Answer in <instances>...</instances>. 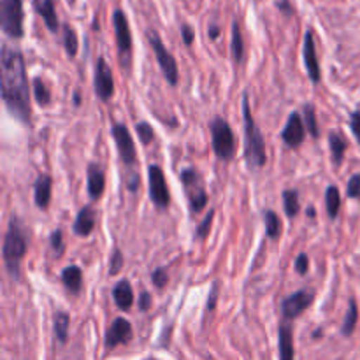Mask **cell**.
Returning a JSON list of instances; mask_svg holds the SVG:
<instances>
[{
    "mask_svg": "<svg viewBox=\"0 0 360 360\" xmlns=\"http://www.w3.org/2000/svg\"><path fill=\"white\" fill-rule=\"evenodd\" d=\"M2 67V97L9 111L21 122H30V94L25 70V60L18 49L2 46L0 56Z\"/></svg>",
    "mask_w": 360,
    "mask_h": 360,
    "instance_id": "1",
    "label": "cell"
},
{
    "mask_svg": "<svg viewBox=\"0 0 360 360\" xmlns=\"http://www.w3.org/2000/svg\"><path fill=\"white\" fill-rule=\"evenodd\" d=\"M243 115H245V148H246V160L250 167H262L266 164V143L253 120L252 111L248 105V97L243 98Z\"/></svg>",
    "mask_w": 360,
    "mask_h": 360,
    "instance_id": "2",
    "label": "cell"
},
{
    "mask_svg": "<svg viewBox=\"0 0 360 360\" xmlns=\"http://www.w3.org/2000/svg\"><path fill=\"white\" fill-rule=\"evenodd\" d=\"M25 252H27V239L16 221H11L9 231L4 239V260H6V267L13 278L20 276V262L25 257Z\"/></svg>",
    "mask_w": 360,
    "mask_h": 360,
    "instance_id": "3",
    "label": "cell"
},
{
    "mask_svg": "<svg viewBox=\"0 0 360 360\" xmlns=\"http://www.w3.org/2000/svg\"><path fill=\"white\" fill-rule=\"evenodd\" d=\"M211 136H213L214 153L221 160H231L236 153V139L232 134L231 125L224 118H214L210 125Z\"/></svg>",
    "mask_w": 360,
    "mask_h": 360,
    "instance_id": "4",
    "label": "cell"
},
{
    "mask_svg": "<svg viewBox=\"0 0 360 360\" xmlns=\"http://www.w3.org/2000/svg\"><path fill=\"white\" fill-rule=\"evenodd\" d=\"M0 25L9 37L23 35V2L21 0H0Z\"/></svg>",
    "mask_w": 360,
    "mask_h": 360,
    "instance_id": "5",
    "label": "cell"
},
{
    "mask_svg": "<svg viewBox=\"0 0 360 360\" xmlns=\"http://www.w3.org/2000/svg\"><path fill=\"white\" fill-rule=\"evenodd\" d=\"M181 181L185 186V192L188 195V202L195 213H199L204 206L207 204L206 188H204L202 178L195 169H185L181 172Z\"/></svg>",
    "mask_w": 360,
    "mask_h": 360,
    "instance_id": "6",
    "label": "cell"
},
{
    "mask_svg": "<svg viewBox=\"0 0 360 360\" xmlns=\"http://www.w3.org/2000/svg\"><path fill=\"white\" fill-rule=\"evenodd\" d=\"M148 39H150V44H151V48H153L155 56H157L158 65H160L165 79H167L169 83L174 86V84L178 83V63H176L174 56L169 53V49L165 48L164 42H162V39H160V35H158L157 32L151 30L150 34H148Z\"/></svg>",
    "mask_w": 360,
    "mask_h": 360,
    "instance_id": "7",
    "label": "cell"
},
{
    "mask_svg": "<svg viewBox=\"0 0 360 360\" xmlns=\"http://www.w3.org/2000/svg\"><path fill=\"white\" fill-rule=\"evenodd\" d=\"M150 195L153 200L155 206L158 207H167L171 202V195H169L167 183H165V176L158 165H150Z\"/></svg>",
    "mask_w": 360,
    "mask_h": 360,
    "instance_id": "8",
    "label": "cell"
},
{
    "mask_svg": "<svg viewBox=\"0 0 360 360\" xmlns=\"http://www.w3.org/2000/svg\"><path fill=\"white\" fill-rule=\"evenodd\" d=\"M313 299H315V295H313V292H308V290H299L295 292V294H292L290 297H287L283 302H281V313H283V319L288 320V322L297 319L301 313H304L306 309L309 308Z\"/></svg>",
    "mask_w": 360,
    "mask_h": 360,
    "instance_id": "9",
    "label": "cell"
},
{
    "mask_svg": "<svg viewBox=\"0 0 360 360\" xmlns=\"http://www.w3.org/2000/svg\"><path fill=\"white\" fill-rule=\"evenodd\" d=\"M95 94L104 102H108L115 94V79L104 58H98L95 65Z\"/></svg>",
    "mask_w": 360,
    "mask_h": 360,
    "instance_id": "10",
    "label": "cell"
},
{
    "mask_svg": "<svg viewBox=\"0 0 360 360\" xmlns=\"http://www.w3.org/2000/svg\"><path fill=\"white\" fill-rule=\"evenodd\" d=\"M111 132L116 141V146H118L122 160L129 165L134 164V162H136V144H134V139L132 136H130L129 129H127L123 123H115Z\"/></svg>",
    "mask_w": 360,
    "mask_h": 360,
    "instance_id": "11",
    "label": "cell"
},
{
    "mask_svg": "<svg viewBox=\"0 0 360 360\" xmlns=\"http://www.w3.org/2000/svg\"><path fill=\"white\" fill-rule=\"evenodd\" d=\"M112 27H115L116 44H118L120 53L122 55L130 53V49H132V34H130L129 20H127L125 13L122 9H116L112 13Z\"/></svg>",
    "mask_w": 360,
    "mask_h": 360,
    "instance_id": "12",
    "label": "cell"
},
{
    "mask_svg": "<svg viewBox=\"0 0 360 360\" xmlns=\"http://www.w3.org/2000/svg\"><path fill=\"white\" fill-rule=\"evenodd\" d=\"M132 340V326L129 320L116 319L112 326L109 327L108 334H105V347L116 348L118 345L129 343Z\"/></svg>",
    "mask_w": 360,
    "mask_h": 360,
    "instance_id": "13",
    "label": "cell"
},
{
    "mask_svg": "<svg viewBox=\"0 0 360 360\" xmlns=\"http://www.w3.org/2000/svg\"><path fill=\"white\" fill-rule=\"evenodd\" d=\"M281 139L290 148L299 146L304 141V123H302L301 116L297 112H292L290 115L287 125H285L283 134H281Z\"/></svg>",
    "mask_w": 360,
    "mask_h": 360,
    "instance_id": "14",
    "label": "cell"
},
{
    "mask_svg": "<svg viewBox=\"0 0 360 360\" xmlns=\"http://www.w3.org/2000/svg\"><path fill=\"white\" fill-rule=\"evenodd\" d=\"M304 62L306 69H308L309 77H311L313 83H319L320 81V65L319 58H316V49H315V37H313V32H306L304 35Z\"/></svg>",
    "mask_w": 360,
    "mask_h": 360,
    "instance_id": "15",
    "label": "cell"
},
{
    "mask_svg": "<svg viewBox=\"0 0 360 360\" xmlns=\"http://www.w3.org/2000/svg\"><path fill=\"white\" fill-rule=\"evenodd\" d=\"M34 7L39 16L44 20L46 27L51 32H58V16H56L55 2L53 0H34Z\"/></svg>",
    "mask_w": 360,
    "mask_h": 360,
    "instance_id": "16",
    "label": "cell"
},
{
    "mask_svg": "<svg viewBox=\"0 0 360 360\" xmlns=\"http://www.w3.org/2000/svg\"><path fill=\"white\" fill-rule=\"evenodd\" d=\"M294 330L288 320L281 323L280 327V359L281 360H294Z\"/></svg>",
    "mask_w": 360,
    "mask_h": 360,
    "instance_id": "17",
    "label": "cell"
},
{
    "mask_svg": "<svg viewBox=\"0 0 360 360\" xmlns=\"http://www.w3.org/2000/svg\"><path fill=\"white\" fill-rule=\"evenodd\" d=\"M105 188V176L98 165H90L88 167V193L91 199H98L104 193Z\"/></svg>",
    "mask_w": 360,
    "mask_h": 360,
    "instance_id": "18",
    "label": "cell"
},
{
    "mask_svg": "<svg viewBox=\"0 0 360 360\" xmlns=\"http://www.w3.org/2000/svg\"><path fill=\"white\" fill-rule=\"evenodd\" d=\"M95 220H97L95 211L91 210V207H83V210L79 211V214H77L76 224H74V232H76L77 236L86 238V236H90L91 231L95 229Z\"/></svg>",
    "mask_w": 360,
    "mask_h": 360,
    "instance_id": "19",
    "label": "cell"
},
{
    "mask_svg": "<svg viewBox=\"0 0 360 360\" xmlns=\"http://www.w3.org/2000/svg\"><path fill=\"white\" fill-rule=\"evenodd\" d=\"M112 297H115L116 306H118L120 309H129L134 302V292L129 281H118V285H116L115 290H112Z\"/></svg>",
    "mask_w": 360,
    "mask_h": 360,
    "instance_id": "20",
    "label": "cell"
},
{
    "mask_svg": "<svg viewBox=\"0 0 360 360\" xmlns=\"http://www.w3.org/2000/svg\"><path fill=\"white\" fill-rule=\"evenodd\" d=\"M51 200V178L49 176H41L35 183V204L41 210H46Z\"/></svg>",
    "mask_w": 360,
    "mask_h": 360,
    "instance_id": "21",
    "label": "cell"
},
{
    "mask_svg": "<svg viewBox=\"0 0 360 360\" xmlns=\"http://www.w3.org/2000/svg\"><path fill=\"white\" fill-rule=\"evenodd\" d=\"M62 281L70 292H79L81 285H83V274H81V269L76 266L67 267L62 273Z\"/></svg>",
    "mask_w": 360,
    "mask_h": 360,
    "instance_id": "22",
    "label": "cell"
},
{
    "mask_svg": "<svg viewBox=\"0 0 360 360\" xmlns=\"http://www.w3.org/2000/svg\"><path fill=\"white\" fill-rule=\"evenodd\" d=\"M326 206H327V213H329L330 218H336L340 214V207H341V195L340 190L336 186H329L326 193Z\"/></svg>",
    "mask_w": 360,
    "mask_h": 360,
    "instance_id": "23",
    "label": "cell"
},
{
    "mask_svg": "<svg viewBox=\"0 0 360 360\" xmlns=\"http://www.w3.org/2000/svg\"><path fill=\"white\" fill-rule=\"evenodd\" d=\"M232 55H234L236 62H241L243 55H245V42H243L241 27L238 21H234L232 25Z\"/></svg>",
    "mask_w": 360,
    "mask_h": 360,
    "instance_id": "24",
    "label": "cell"
},
{
    "mask_svg": "<svg viewBox=\"0 0 360 360\" xmlns=\"http://www.w3.org/2000/svg\"><path fill=\"white\" fill-rule=\"evenodd\" d=\"M329 143H330V151H333V157L336 164H341L345 157V150H347V141L341 134L333 132L329 137Z\"/></svg>",
    "mask_w": 360,
    "mask_h": 360,
    "instance_id": "25",
    "label": "cell"
},
{
    "mask_svg": "<svg viewBox=\"0 0 360 360\" xmlns=\"http://www.w3.org/2000/svg\"><path fill=\"white\" fill-rule=\"evenodd\" d=\"M357 320H359L357 302H355L354 299H352L350 306H348L347 316H345V323H343V334H345V336H350V334L354 333L355 326H357Z\"/></svg>",
    "mask_w": 360,
    "mask_h": 360,
    "instance_id": "26",
    "label": "cell"
},
{
    "mask_svg": "<svg viewBox=\"0 0 360 360\" xmlns=\"http://www.w3.org/2000/svg\"><path fill=\"white\" fill-rule=\"evenodd\" d=\"M266 231H267V236H269L271 239H278L281 234L280 217H278V214L271 210L266 213Z\"/></svg>",
    "mask_w": 360,
    "mask_h": 360,
    "instance_id": "27",
    "label": "cell"
},
{
    "mask_svg": "<svg viewBox=\"0 0 360 360\" xmlns=\"http://www.w3.org/2000/svg\"><path fill=\"white\" fill-rule=\"evenodd\" d=\"M55 334L60 343H65L67 336H69V316L65 313L55 315Z\"/></svg>",
    "mask_w": 360,
    "mask_h": 360,
    "instance_id": "28",
    "label": "cell"
},
{
    "mask_svg": "<svg viewBox=\"0 0 360 360\" xmlns=\"http://www.w3.org/2000/svg\"><path fill=\"white\" fill-rule=\"evenodd\" d=\"M63 44H65V51L70 58H74L77 53V35L74 32V28H70V25L63 27Z\"/></svg>",
    "mask_w": 360,
    "mask_h": 360,
    "instance_id": "29",
    "label": "cell"
},
{
    "mask_svg": "<svg viewBox=\"0 0 360 360\" xmlns=\"http://www.w3.org/2000/svg\"><path fill=\"white\" fill-rule=\"evenodd\" d=\"M283 206H285V213L288 217H295L299 213V195L295 190H287L283 192Z\"/></svg>",
    "mask_w": 360,
    "mask_h": 360,
    "instance_id": "30",
    "label": "cell"
},
{
    "mask_svg": "<svg viewBox=\"0 0 360 360\" xmlns=\"http://www.w3.org/2000/svg\"><path fill=\"white\" fill-rule=\"evenodd\" d=\"M34 94H35V97H37L39 104L46 105V104H49V101H51V94H49L48 84H46L42 79L34 81Z\"/></svg>",
    "mask_w": 360,
    "mask_h": 360,
    "instance_id": "31",
    "label": "cell"
},
{
    "mask_svg": "<svg viewBox=\"0 0 360 360\" xmlns=\"http://www.w3.org/2000/svg\"><path fill=\"white\" fill-rule=\"evenodd\" d=\"M304 116H306V127L309 129L313 137H319V123H316V115H315V108L311 104L306 105L304 108Z\"/></svg>",
    "mask_w": 360,
    "mask_h": 360,
    "instance_id": "32",
    "label": "cell"
},
{
    "mask_svg": "<svg viewBox=\"0 0 360 360\" xmlns=\"http://www.w3.org/2000/svg\"><path fill=\"white\" fill-rule=\"evenodd\" d=\"M136 130H137V136H139V139L143 141V144H150L151 141L155 139V130L151 129L150 123H146V122L137 123Z\"/></svg>",
    "mask_w": 360,
    "mask_h": 360,
    "instance_id": "33",
    "label": "cell"
},
{
    "mask_svg": "<svg viewBox=\"0 0 360 360\" xmlns=\"http://www.w3.org/2000/svg\"><path fill=\"white\" fill-rule=\"evenodd\" d=\"M213 218H214V211L211 210L210 213H207V217L204 218L202 224H200L199 227H197V232H195L197 238L204 239V238H206L207 234H210V231H211V224H213Z\"/></svg>",
    "mask_w": 360,
    "mask_h": 360,
    "instance_id": "34",
    "label": "cell"
},
{
    "mask_svg": "<svg viewBox=\"0 0 360 360\" xmlns=\"http://www.w3.org/2000/svg\"><path fill=\"white\" fill-rule=\"evenodd\" d=\"M347 193L350 199H360V174L352 176V179L348 181Z\"/></svg>",
    "mask_w": 360,
    "mask_h": 360,
    "instance_id": "35",
    "label": "cell"
},
{
    "mask_svg": "<svg viewBox=\"0 0 360 360\" xmlns=\"http://www.w3.org/2000/svg\"><path fill=\"white\" fill-rule=\"evenodd\" d=\"M151 280H153V285L157 288H164L165 283L169 281V276H167V271L165 269H155V273L151 274Z\"/></svg>",
    "mask_w": 360,
    "mask_h": 360,
    "instance_id": "36",
    "label": "cell"
},
{
    "mask_svg": "<svg viewBox=\"0 0 360 360\" xmlns=\"http://www.w3.org/2000/svg\"><path fill=\"white\" fill-rule=\"evenodd\" d=\"M295 271H297L299 274H306L309 271V259L306 253H301V255L295 259Z\"/></svg>",
    "mask_w": 360,
    "mask_h": 360,
    "instance_id": "37",
    "label": "cell"
},
{
    "mask_svg": "<svg viewBox=\"0 0 360 360\" xmlns=\"http://www.w3.org/2000/svg\"><path fill=\"white\" fill-rule=\"evenodd\" d=\"M350 127H352V132H354L355 139H357L360 144V111H355L354 115H352Z\"/></svg>",
    "mask_w": 360,
    "mask_h": 360,
    "instance_id": "38",
    "label": "cell"
},
{
    "mask_svg": "<svg viewBox=\"0 0 360 360\" xmlns=\"http://www.w3.org/2000/svg\"><path fill=\"white\" fill-rule=\"evenodd\" d=\"M181 37L183 41H185L186 46H190L193 42V37H195V34H193V28L190 27V25H183L181 27Z\"/></svg>",
    "mask_w": 360,
    "mask_h": 360,
    "instance_id": "39",
    "label": "cell"
},
{
    "mask_svg": "<svg viewBox=\"0 0 360 360\" xmlns=\"http://www.w3.org/2000/svg\"><path fill=\"white\" fill-rule=\"evenodd\" d=\"M122 264H123V257L120 252H115L111 259V274H116L120 269H122Z\"/></svg>",
    "mask_w": 360,
    "mask_h": 360,
    "instance_id": "40",
    "label": "cell"
},
{
    "mask_svg": "<svg viewBox=\"0 0 360 360\" xmlns=\"http://www.w3.org/2000/svg\"><path fill=\"white\" fill-rule=\"evenodd\" d=\"M51 246L56 250V252L62 250V232L60 231H55L51 234Z\"/></svg>",
    "mask_w": 360,
    "mask_h": 360,
    "instance_id": "41",
    "label": "cell"
},
{
    "mask_svg": "<svg viewBox=\"0 0 360 360\" xmlns=\"http://www.w3.org/2000/svg\"><path fill=\"white\" fill-rule=\"evenodd\" d=\"M150 306H151L150 294H148V292H143V294H141V299H139V309L146 311V309L150 308Z\"/></svg>",
    "mask_w": 360,
    "mask_h": 360,
    "instance_id": "42",
    "label": "cell"
},
{
    "mask_svg": "<svg viewBox=\"0 0 360 360\" xmlns=\"http://www.w3.org/2000/svg\"><path fill=\"white\" fill-rule=\"evenodd\" d=\"M217 290H218V283L213 287V292H211L213 297H210V302H207V309H210V311H213L214 306H217Z\"/></svg>",
    "mask_w": 360,
    "mask_h": 360,
    "instance_id": "43",
    "label": "cell"
},
{
    "mask_svg": "<svg viewBox=\"0 0 360 360\" xmlns=\"http://www.w3.org/2000/svg\"><path fill=\"white\" fill-rule=\"evenodd\" d=\"M218 35H220V28H218L217 25H211V27H210V37L217 39Z\"/></svg>",
    "mask_w": 360,
    "mask_h": 360,
    "instance_id": "44",
    "label": "cell"
},
{
    "mask_svg": "<svg viewBox=\"0 0 360 360\" xmlns=\"http://www.w3.org/2000/svg\"><path fill=\"white\" fill-rule=\"evenodd\" d=\"M288 6H290V4L285 2V0L283 2H280V9H285L287 11V14H292V7H288Z\"/></svg>",
    "mask_w": 360,
    "mask_h": 360,
    "instance_id": "45",
    "label": "cell"
},
{
    "mask_svg": "<svg viewBox=\"0 0 360 360\" xmlns=\"http://www.w3.org/2000/svg\"><path fill=\"white\" fill-rule=\"evenodd\" d=\"M69 2H70V4H72V2H76V0H69Z\"/></svg>",
    "mask_w": 360,
    "mask_h": 360,
    "instance_id": "46",
    "label": "cell"
}]
</instances>
